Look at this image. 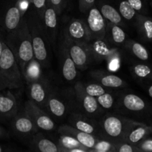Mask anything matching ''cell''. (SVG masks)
Returning <instances> with one entry per match:
<instances>
[{
    "label": "cell",
    "mask_w": 152,
    "mask_h": 152,
    "mask_svg": "<svg viewBox=\"0 0 152 152\" xmlns=\"http://www.w3.org/2000/svg\"><path fill=\"white\" fill-rule=\"evenodd\" d=\"M5 43L15 55L25 80L27 67L34 59L31 37L25 17H22L18 28L10 32Z\"/></svg>",
    "instance_id": "obj_1"
},
{
    "label": "cell",
    "mask_w": 152,
    "mask_h": 152,
    "mask_svg": "<svg viewBox=\"0 0 152 152\" xmlns=\"http://www.w3.org/2000/svg\"><path fill=\"white\" fill-rule=\"evenodd\" d=\"M24 17L30 31L34 59L42 67L47 68L50 64L51 45L46 36L43 19L36 10H31Z\"/></svg>",
    "instance_id": "obj_2"
},
{
    "label": "cell",
    "mask_w": 152,
    "mask_h": 152,
    "mask_svg": "<svg viewBox=\"0 0 152 152\" xmlns=\"http://www.w3.org/2000/svg\"><path fill=\"white\" fill-rule=\"evenodd\" d=\"M0 76L6 88H19L23 86L24 78L15 55L5 42L0 56Z\"/></svg>",
    "instance_id": "obj_3"
},
{
    "label": "cell",
    "mask_w": 152,
    "mask_h": 152,
    "mask_svg": "<svg viewBox=\"0 0 152 152\" xmlns=\"http://www.w3.org/2000/svg\"><path fill=\"white\" fill-rule=\"evenodd\" d=\"M129 120L115 114H107L103 117L100 126V137L113 142H122Z\"/></svg>",
    "instance_id": "obj_4"
},
{
    "label": "cell",
    "mask_w": 152,
    "mask_h": 152,
    "mask_svg": "<svg viewBox=\"0 0 152 152\" xmlns=\"http://www.w3.org/2000/svg\"><path fill=\"white\" fill-rule=\"evenodd\" d=\"M74 97L82 114L94 118L101 111V107L98 104L96 97L90 96L84 91L81 83H77L74 87Z\"/></svg>",
    "instance_id": "obj_5"
},
{
    "label": "cell",
    "mask_w": 152,
    "mask_h": 152,
    "mask_svg": "<svg viewBox=\"0 0 152 152\" xmlns=\"http://www.w3.org/2000/svg\"><path fill=\"white\" fill-rule=\"evenodd\" d=\"M23 109L37 129L45 132H52L55 129V123L50 115L31 99L25 102Z\"/></svg>",
    "instance_id": "obj_6"
},
{
    "label": "cell",
    "mask_w": 152,
    "mask_h": 152,
    "mask_svg": "<svg viewBox=\"0 0 152 152\" xmlns=\"http://www.w3.org/2000/svg\"><path fill=\"white\" fill-rule=\"evenodd\" d=\"M62 42L66 48L77 69H86L92 61V58L86 45L73 41L66 37H64Z\"/></svg>",
    "instance_id": "obj_7"
},
{
    "label": "cell",
    "mask_w": 152,
    "mask_h": 152,
    "mask_svg": "<svg viewBox=\"0 0 152 152\" xmlns=\"http://www.w3.org/2000/svg\"><path fill=\"white\" fill-rule=\"evenodd\" d=\"M10 126L13 133L22 139L31 140L38 129L28 114L23 110H19L17 114L10 120Z\"/></svg>",
    "instance_id": "obj_8"
},
{
    "label": "cell",
    "mask_w": 152,
    "mask_h": 152,
    "mask_svg": "<svg viewBox=\"0 0 152 152\" xmlns=\"http://www.w3.org/2000/svg\"><path fill=\"white\" fill-rule=\"evenodd\" d=\"M92 60L100 62L103 60H112L118 55L117 50L110 47L104 39H91L86 44Z\"/></svg>",
    "instance_id": "obj_9"
},
{
    "label": "cell",
    "mask_w": 152,
    "mask_h": 152,
    "mask_svg": "<svg viewBox=\"0 0 152 152\" xmlns=\"http://www.w3.org/2000/svg\"><path fill=\"white\" fill-rule=\"evenodd\" d=\"M68 124L81 132L95 135L97 137L100 136L99 123L80 112H72L69 117Z\"/></svg>",
    "instance_id": "obj_10"
},
{
    "label": "cell",
    "mask_w": 152,
    "mask_h": 152,
    "mask_svg": "<svg viewBox=\"0 0 152 152\" xmlns=\"http://www.w3.org/2000/svg\"><path fill=\"white\" fill-rule=\"evenodd\" d=\"M27 80L29 85L30 99L44 110L46 100L51 92L50 87L46 81L40 79V77Z\"/></svg>",
    "instance_id": "obj_11"
},
{
    "label": "cell",
    "mask_w": 152,
    "mask_h": 152,
    "mask_svg": "<svg viewBox=\"0 0 152 152\" xmlns=\"http://www.w3.org/2000/svg\"><path fill=\"white\" fill-rule=\"evenodd\" d=\"M64 37L80 44H86L92 39L86 22L73 19L67 25Z\"/></svg>",
    "instance_id": "obj_12"
},
{
    "label": "cell",
    "mask_w": 152,
    "mask_h": 152,
    "mask_svg": "<svg viewBox=\"0 0 152 152\" xmlns=\"http://www.w3.org/2000/svg\"><path fill=\"white\" fill-rule=\"evenodd\" d=\"M151 132L152 129L151 127H148L142 123L129 120L122 142H129L138 147V145L146 139Z\"/></svg>",
    "instance_id": "obj_13"
},
{
    "label": "cell",
    "mask_w": 152,
    "mask_h": 152,
    "mask_svg": "<svg viewBox=\"0 0 152 152\" xmlns=\"http://www.w3.org/2000/svg\"><path fill=\"white\" fill-rule=\"evenodd\" d=\"M86 22L92 39H105V21L98 9L94 7L89 9Z\"/></svg>",
    "instance_id": "obj_14"
},
{
    "label": "cell",
    "mask_w": 152,
    "mask_h": 152,
    "mask_svg": "<svg viewBox=\"0 0 152 152\" xmlns=\"http://www.w3.org/2000/svg\"><path fill=\"white\" fill-rule=\"evenodd\" d=\"M19 105L14 95L9 91H0V120L8 121L19 111Z\"/></svg>",
    "instance_id": "obj_15"
},
{
    "label": "cell",
    "mask_w": 152,
    "mask_h": 152,
    "mask_svg": "<svg viewBox=\"0 0 152 152\" xmlns=\"http://www.w3.org/2000/svg\"><path fill=\"white\" fill-rule=\"evenodd\" d=\"M42 19L48 39L51 46L55 48L58 35V13L52 4L46 8Z\"/></svg>",
    "instance_id": "obj_16"
},
{
    "label": "cell",
    "mask_w": 152,
    "mask_h": 152,
    "mask_svg": "<svg viewBox=\"0 0 152 152\" xmlns=\"http://www.w3.org/2000/svg\"><path fill=\"white\" fill-rule=\"evenodd\" d=\"M59 57L61 73L64 80L68 82L75 80L77 76V68L63 42L59 47Z\"/></svg>",
    "instance_id": "obj_17"
},
{
    "label": "cell",
    "mask_w": 152,
    "mask_h": 152,
    "mask_svg": "<svg viewBox=\"0 0 152 152\" xmlns=\"http://www.w3.org/2000/svg\"><path fill=\"white\" fill-rule=\"evenodd\" d=\"M58 134L72 137L75 139L77 140L78 142L83 144L85 147L89 148V151L95 146V143L98 139V137H97L95 135L81 132V131L69 126V124L62 125V126H60L58 128Z\"/></svg>",
    "instance_id": "obj_18"
},
{
    "label": "cell",
    "mask_w": 152,
    "mask_h": 152,
    "mask_svg": "<svg viewBox=\"0 0 152 152\" xmlns=\"http://www.w3.org/2000/svg\"><path fill=\"white\" fill-rule=\"evenodd\" d=\"M31 151L40 152H61L58 142L46 137L43 134L36 133L29 142Z\"/></svg>",
    "instance_id": "obj_19"
},
{
    "label": "cell",
    "mask_w": 152,
    "mask_h": 152,
    "mask_svg": "<svg viewBox=\"0 0 152 152\" xmlns=\"http://www.w3.org/2000/svg\"><path fill=\"white\" fill-rule=\"evenodd\" d=\"M44 110L49 111L51 115L57 118H62L67 114V105L64 99L52 93L51 91L46 100Z\"/></svg>",
    "instance_id": "obj_20"
},
{
    "label": "cell",
    "mask_w": 152,
    "mask_h": 152,
    "mask_svg": "<svg viewBox=\"0 0 152 152\" xmlns=\"http://www.w3.org/2000/svg\"><path fill=\"white\" fill-rule=\"evenodd\" d=\"M92 76L99 84L107 88H120L125 86V81L115 74L97 71L92 73Z\"/></svg>",
    "instance_id": "obj_21"
},
{
    "label": "cell",
    "mask_w": 152,
    "mask_h": 152,
    "mask_svg": "<svg viewBox=\"0 0 152 152\" xmlns=\"http://www.w3.org/2000/svg\"><path fill=\"white\" fill-rule=\"evenodd\" d=\"M58 145L61 152H77V151H89V148L85 147L83 144L75 139L72 137L59 134Z\"/></svg>",
    "instance_id": "obj_22"
},
{
    "label": "cell",
    "mask_w": 152,
    "mask_h": 152,
    "mask_svg": "<svg viewBox=\"0 0 152 152\" xmlns=\"http://www.w3.org/2000/svg\"><path fill=\"white\" fill-rule=\"evenodd\" d=\"M22 19L20 9L17 5L9 7L4 16V23L6 30L9 32L16 30L20 24Z\"/></svg>",
    "instance_id": "obj_23"
},
{
    "label": "cell",
    "mask_w": 152,
    "mask_h": 152,
    "mask_svg": "<svg viewBox=\"0 0 152 152\" xmlns=\"http://www.w3.org/2000/svg\"><path fill=\"white\" fill-rule=\"evenodd\" d=\"M122 106L127 110L134 112L142 111L145 108L146 104L145 101L137 95L134 94H128L122 98Z\"/></svg>",
    "instance_id": "obj_24"
},
{
    "label": "cell",
    "mask_w": 152,
    "mask_h": 152,
    "mask_svg": "<svg viewBox=\"0 0 152 152\" xmlns=\"http://www.w3.org/2000/svg\"><path fill=\"white\" fill-rule=\"evenodd\" d=\"M139 33L145 41H152V19L139 15L137 17Z\"/></svg>",
    "instance_id": "obj_25"
},
{
    "label": "cell",
    "mask_w": 152,
    "mask_h": 152,
    "mask_svg": "<svg viewBox=\"0 0 152 152\" xmlns=\"http://www.w3.org/2000/svg\"><path fill=\"white\" fill-rule=\"evenodd\" d=\"M100 12L104 19H107L111 23L118 25H122V19L120 13L113 6L107 4H103L100 9Z\"/></svg>",
    "instance_id": "obj_26"
},
{
    "label": "cell",
    "mask_w": 152,
    "mask_h": 152,
    "mask_svg": "<svg viewBox=\"0 0 152 152\" xmlns=\"http://www.w3.org/2000/svg\"><path fill=\"white\" fill-rule=\"evenodd\" d=\"M109 30H110V35L112 41L115 44H122L125 41L126 34H125L124 30L121 28L120 25L110 22L109 23Z\"/></svg>",
    "instance_id": "obj_27"
},
{
    "label": "cell",
    "mask_w": 152,
    "mask_h": 152,
    "mask_svg": "<svg viewBox=\"0 0 152 152\" xmlns=\"http://www.w3.org/2000/svg\"><path fill=\"white\" fill-rule=\"evenodd\" d=\"M116 142L104 139L98 138V141L95 143V146L90 150V151L95 152H112L116 151Z\"/></svg>",
    "instance_id": "obj_28"
},
{
    "label": "cell",
    "mask_w": 152,
    "mask_h": 152,
    "mask_svg": "<svg viewBox=\"0 0 152 152\" xmlns=\"http://www.w3.org/2000/svg\"><path fill=\"white\" fill-rule=\"evenodd\" d=\"M129 46L133 54L139 59L142 61H147L148 59V51L142 45L137 42H131Z\"/></svg>",
    "instance_id": "obj_29"
},
{
    "label": "cell",
    "mask_w": 152,
    "mask_h": 152,
    "mask_svg": "<svg viewBox=\"0 0 152 152\" xmlns=\"http://www.w3.org/2000/svg\"><path fill=\"white\" fill-rule=\"evenodd\" d=\"M134 75L140 79H152V68L145 64H137L132 68Z\"/></svg>",
    "instance_id": "obj_30"
},
{
    "label": "cell",
    "mask_w": 152,
    "mask_h": 152,
    "mask_svg": "<svg viewBox=\"0 0 152 152\" xmlns=\"http://www.w3.org/2000/svg\"><path fill=\"white\" fill-rule=\"evenodd\" d=\"M119 12L122 17L126 20H131L136 16V10L128 1H122L119 7Z\"/></svg>",
    "instance_id": "obj_31"
},
{
    "label": "cell",
    "mask_w": 152,
    "mask_h": 152,
    "mask_svg": "<svg viewBox=\"0 0 152 152\" xmlns=\"http://www.w3.org/2000/svg\"><path fill=\"white\" fill-rule=\"evenodd\" d=\"M84 91L90 96L97 97L100 95L103 94L105 92L107 91V89L104 88V86L101 84H97V83H91V84L83 85Z\"/></svg>",
    "instance_id": "obj_32"
},
{
    "label": "cell",
    "mask_w": 152,
    "mask_h": 152,
    "mask_svg": "<svg viewBox=\"0 0 152 152\" xmlns=\"http://www.w3.org/2000/svg\"><path fill=\"white\" fill-rule=\"evenodd\" d=\"M96 99L103 109H110L114 105V97L112 94L108 91L97 96Z\"/></svg>",
    "instance_id": "obj_33"
},
{
    "label": "cell",
    "mask_w": 152,
    "mask_h": 152,
    "mask_svg": "<svg viewBox=\"0 0 152 152\" xmlns=\"http://www.w3.org/2000/svg\"><path fill=\"white\" fill-rule=\"evenodd\" d=\"M116 151L117 152H137L141 150L133 144L127 142H117L116 143Z\"/></svg>",
    "instance_id": "obj_34"
},
{
    "label": "cell",
    "mask_w": 152,
    "mask_h": 152,
    "mask_svg": "<svg viewBox=\"0 0 152 152\" xmlns=\"http://www.w3.org/2000/svg\"><path fill=\"white\" fill-rule=\"evenodd\" d=\"M33 4L36 12L40 17L43 18V13L46 8V0H33Z\"/></svg>",
    "instance_id": "obj_35"
},
{
    "label": "cell",
    "mask_w": 152,
    "mask_h": 152,
    "mask_svg": "<svg viewBox=\"0 0 152 152\" xmlns=\"http://www.w3.org/2000/svg\"><path fill=\"white\" fill-rule=\"evenodd\" d=\"M95 0H80V4L79 7L81 12H86L89 10L92 7H93V4L95 3Z\"/></svg>",
    "instance_id": "obj_36"
},
{
    "label": "cell",
    "mask_w": 152,
    "mask_h": 152,
    "mask_svg": "<svg viewBox=\"0 0 152 152\" xmlns=\"http://www.w3.org/2000/svg\"><path fill=\"white\" fill-rule=\"evenodd\" d=\"M138 147L141 151H152V140L145 139L144 140L138 145Z\"/></svg>",
    "instance_id": "obj_37"
},
{
    "label": "cell",
    "mask_w": 152,
    "mask_h": 152,
    "mask_svg": "<svg viewBox=\"0 0 152 152\" xmlns=\"http://www.w3.org/2000/svg\"><path fill=\"white\" fill-rule=\"evenodd\" d=\"M127 1L136 11H141L142 10L143 4L142 0H127Z\"/></svg>",
    "instance_id": "obj_38"
},
{
    "label": "cell",
    "mask_w": 152,
    "mask_h": 152,
    "mask_svg": "<svg viewBox=\"0 0 152 152\" xmlns=\"http://www.w3.org/2000/svg\"><path fill=\"white\" fill-rule=\"evenodd\" d=\"M49 1H50L51 4L53 6L55 10H56L57 13L58 14L61 13V8H62L63 0H49Z\"/></svg>",
    "instance_id": "obj_39"
},
{
    "label": "cell",
    "mask_w": 152,
    "mask_h": 152,
    "mask_svg": "<svg viewBox=\"0 0 152 152\" xmlns=\"http://www.w3.org/2000/svg\"><path fill=\"white\" fill-rule=\"evenodd\" d=\"M5 136H7V133H6V132L4 131V129H3L2 128L0 127V138L4 137Z\"/></svg>",
    "instance_id": "obj_40"
},
{
    "label": "cell",
    "mask_w": 152,
    "mask_h": 152,
    "mask_svg": "<svg viewBox=\"0 0 152 152\" xmlns=\"http://www.w3.org/2000/svg\"><path fill=\"white\" fill-rule=\"evenodd\" d=\"M6 88L5 86H4V83H3V80L2 79H1V76H0V91L2 90H4V89Z\"/></svg>",
    "instance_id": "obj_41"
},
{
    "label": "cell",
    "mask_w": 152,
    "mask_h": 152,
    "mask_svg": "<svg viewBox=\"0 0 152 152\" xmlns=\"http://www.w3.org/2000/svg\"><path fill=\"white\" fill-rule=\"evenodd\" d=\"M4 41L1 40V38H0V56H1V53H2L3 48H4Z\"/></svg>",
    "instance_id": "obj_42"
},
{
    "label": "cell",
    "mask_w": 152,
    "mask_h": 152,
    "mask_svg": "<svg viewBox=\"0 0 152 152\" xmlns=\"http://www.w3.org/2000/svg\"><path fill=\"white\" fill-rule=\"evenodd\" d=\"M148 95L152 98V85H151L148 87Z\"/></svg>",
    "instance_id": "obj_43"
},
{
    "label": "cell",
    "mask_w": 152,
    "mask_h": 152,
    "mask_svg": "<svg viewBox=\"0 0 152 152\" xmlns=\"http://www.w3.org/2000/svg\"><path fill=\"white\" fill-rule=\"evenodd\" d=\"M4 151V148H3V146H1V145H0V152H2Z\"/></svg>",
    "instance_id": "obj_44"
},
{
    "label": "cell",
    "mask_w": 152,
    "mask_h": 152,
    "mask_svg": "<svg viewBox=\"0 0 152 152\" xmlns=\"http://www.w3.org/2000/svg\"><path fill=\"white\" fill-rule=\"evenodd\" d=\"M151 129H152V128H151Z\"/></svg>",
    "instance_id": "obj_45"
}]
</instances>
